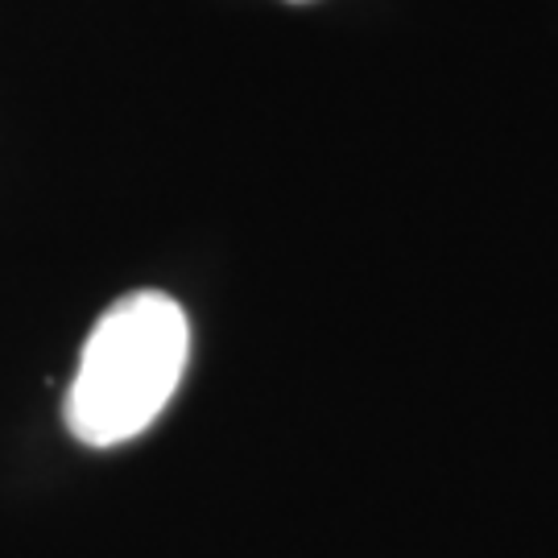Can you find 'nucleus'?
<instances>
[{
  "instance_id": "f257e3e1",
  "label": "nucleus",
  "mask_w": 558,
  "mask_h": 558,
  "mask_svg": "<svg viewBox=\"0 0 558 558\" xmlns=\"http://www.w3.org/2000/svg\"><path fill=\"white\" fill-rule=\"evenodd\" d=\"M191 356L186 311L161 290L124 294L104 311L80 352L62 401L66 430L83 447H120L170 405Z\"/></svg>"
}]
</instances>
